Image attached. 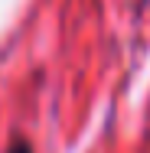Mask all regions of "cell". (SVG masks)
<instances>
[{
  "label": "cell",
  "instance_id": "1",
  "mask_svg": "<svg viewBox=\"0 0 150 153\" xmlns=\"http://www.w3.org/2000/svg\"><path fill=\"white\" fill-rule=\"evenodd\" d=\"M13 153H30V150H26V147H23V143H20V147H16V150H13Z\"/></svg>",
  "mask_w": 150,
  "mask_h": 153
}]
</instances>
